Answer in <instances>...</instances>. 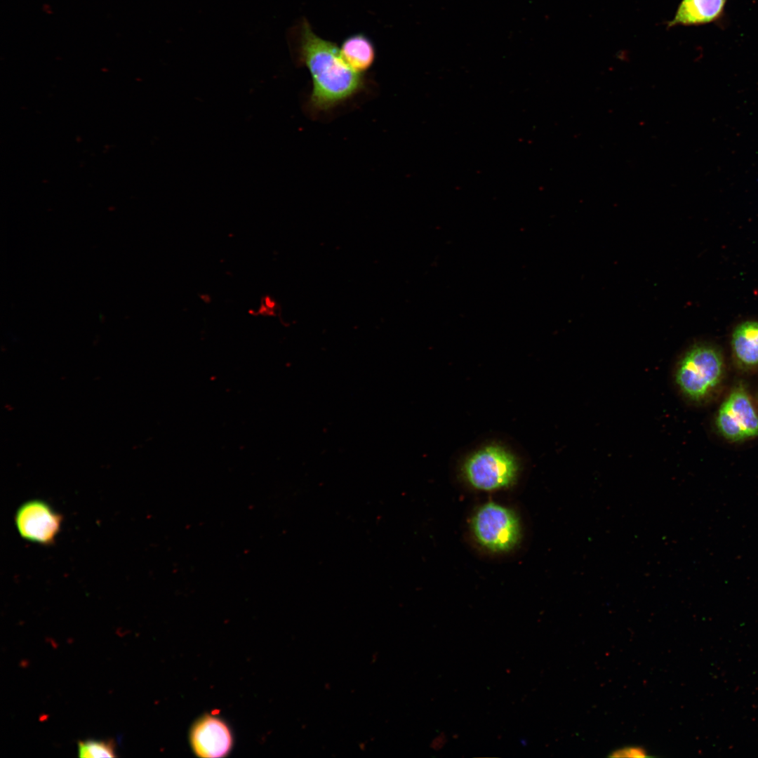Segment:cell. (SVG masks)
<instances>
[{"label":"cell","mask_w":758,"mask_h":758,"mask_svg":"<svg viewBox=\"0 0 758 758\" xmlns=\"http://www.w3.org/2000/svg\"><path fill=\"white\" fill-rule=\"evenodd\" d=\"M299 39V58L312 81L308 100L311 112L330 111L364 91V75L352 69L340 49L317 36L305 20L300 27Z\"/></svg>","instance_id":"obj_1"},{"label":"cell","mask_w":758,"mask_h":758,"mask_svg":"<svg viewBox=\"0 0 758 758\" xmlns=\"http://www.w3.org/2000/svg\"><path fill=\"white\" fill-rule=\"evenodd\" d=\"M519 466L518 457L510 446L491 441L479 445L467 455L462 472L473 488L490 491L514 484Z\"/></svg>","instance_id":"obj_2"},{"label":"cell","mask_w":758,"mask_h":758,"mask_svg":"<svg viewBox=\"0 0 758 758\" xmlns=\"http://www.w3.org/2000/svg\"><path fill=\"white\" fill-rule=\"evenodd\" d=\"M724 361L719 351L708 345H697L681 358L675 371L680 391L693 401L705 398L721 382Z\"/></svg>","instance_id":"obj_3"},{"label":"cell","mask_w":758,"mask_h":758,"mask_svg":"<svg viewBox=\"0 0 758 758\" xmlns=\"http://www.w3.org/2000/svg\"><path fill=\"white\" fill-rule=\"evenodd\" d=\"M472 531L485 548L497 552L512 550L520 538V526L515 514L495 503L481 506L473 517Z\"/></svg>","instance_id":"obj_4"},{"label":"cell","mask_w":758,"mask_h":758,"mask_svg":"<svg viewBox=\"0 0 758 758\" xmlns=\"http://www.w3.org/2000/svg\"><path fill=\"white\" fill-rule=\"evenodd\" d=\"M715 425L719 434L731 442L758 437V413L743 387L733 388L722 403Z\"/></svg>","instance_id":"obj_5"},{"label":"cell","mask_w":758,"mask_h":758,"mask_svg":"<svg viewBox=\"0 0 758 758\" xmlns=\"http://www.w3.org/2000/svg\"><path fill=\"white\" fill-rule=\"evenodd\" d=\"M62 522V515L41 500L26 501L18 508L15 515V524L20 536L43 545L55 542Z\"/></svg>","instance_id":"obj_6"},{"label":"cell","mask_w":758,"mask_h":758,"mask_svg":"<svg viewBox=\"0 0 758 758\" xmlns=\"http://www.w3.org/2000/svg\"><path fill=\"white\" fill-rule=\"evenodd\" d=\"M193 753L201 758H223L232 752L234 738L228 723L219 715L206 713L198 717L189 731Z\"/></svg>","instance_id":"obj_7"},{"label":"cell","mask_w":758,"mask_h":758,"mask_svg":"<svg viewBox=\"0 0 758 758\" xmlns=\"http://www.w3.org/2000/svg\"><path fill=\"white\" fill-rule=\"evenodd\" d=\"M726 0H682L667 27L676 25H698L717 20L723 13Z\"/></svg>","instance_id":"obj_8"},{"label":"cell","mask_w":758,"mask_h":758,"mask_svg":"<svg viewBox=\"0 0 758 758\" xmlns=\"http://www.w3.org/2000/svg\"><path fill=\"white\" fill-rule=\"evenodd\" d=\"M731 347L736 362L743 367L758 366V321H745L733 332Z\"/></svg>","instance_id":"obj_9"},{"label":"cell","mask_w":758,"mask_h":758,"mask_svg":"<svg viewBox=\"0 0 758 758\" xmlns=\"http://www.w3.org/2000/svg\"><path fill=\"white\" fill-rule=\"evenodd\" d=\"M340 53L347 64L361 74L368 70L375 60L373 44L361 34L346 39L342 44Z\"/></svg>","instance_id":"obj_10"},{"label":"cell","mask_w":758,"mask_h":758,"mask_svg":"<svg viewBox=\"0 0 758 758\" xmlns=\"http://www.w3.org/2000/svg\"><path fill=\"white\" fill-rule=\"evenodd\" d=\"M80 757H115V745L112 740H86L78 743Z\"/></svg>","instance_id":"obj_11"},{"label":"cell","mask_w":758,"mask_h":758,"mask_svg":"<svg viewBox=\"0 0 758 758\" xmlns=\"http://www.w3.org/2000/svg\"><path fill=\"white\" fill-rule=\"evenodd\" d=\"M610 757H645L646 751L641 747L630 746L613 751Z\"/></svg>","instance_id":"obj_12"}]
</instances>
